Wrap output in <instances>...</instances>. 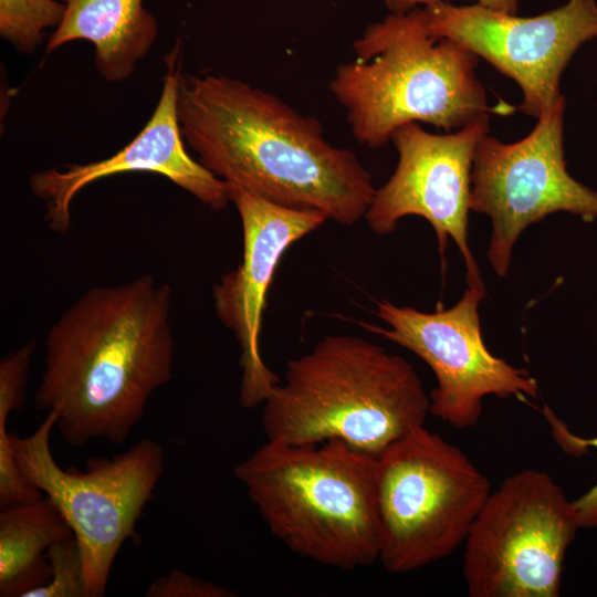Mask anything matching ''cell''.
<instances>
[{"label":"cell","mask_w":597,"mask_h":597,"mask_svg":"<svg viewBox=\"0 0 597 597\" xmlns=\"http://www.w3.org/2000/svg\"><path fill=\"white\" fill-rule=\"evenodd\" d=\"M176 105L185 144L219 179L344 226L365 217L376 190L371 175L354 151L326 139L316 117L211 73H180Z\"/></svg>","instance_id":"obj_1"},{"label":"cell","mask_w":597,"mask_h":597,"mask_svg":"<svg viewBox=\"0 0 597 597\" xmlns=\"http://www.w3.org/2000/svg\"><path fill=\"white\" fill-rule=\"evenodd\" d=\"M171 297L150 274L93 286L50 327L34 402L56 413L66 444L124 443L153 394L172 379Z\"/></svg>","instance_id":"obj_2"},{"label":"cell","mask_w":597,"mask_h":597,"mask_svg":"<svg viewBox=\"0 0 597 597\" xmlns=\"http://www.w3.org/2000/svg\"><path fill=\"white\" fill-rule=\"evenodd\" d=\"M430 398L413 366L363 337L326 335L290 359L263 404L269 441L317 444L339 440L378 458L423 427Z\"/></svg>","instance_id":"obj_3"},{"label":"cell","mask_w":597,"mask_h":597,"mask_svg":"<svg viewBox=\"0 0 597 597\" xmlns=\"http://www.w3.org/2000/svg\"><path fill=\"white\" fill-rule=\"evenodd\" d=\"M355 59L338 65L329 90L344 108L354 138L368 148L388 144L394 132L422 122L458 130L514 107L488 104L475 74L478 56L429 33L425 7L391 13L353 44Z\"/></svg>","instance_id":"obj_4"},{"label":"cell","mask_w":597,"mask_h":597,"mask_svg":"<svg viewBox=\"0 0 597 597\" xmlns=\"http://www.w3.org/2000/svg\"><path fill=\"white\" fill-rule=\"evenodd\" d=\"M233 474L270 532L295 554L345 570L378 561L377 458L339 440H266Z\"/></svg>","instance_id":"obj_5"},{"label":"cell","mask_w":597,"mask_h":597,"mask_svg":"<svg viewBox=\"0 0 597 597\" xmlns=\"http://www.w3.org/2000/svg\"><path fill=\"white\" fill-rule=\"evenodd\" d=\"M490 493L461 448L425 426L413 430L377 458L378 561L402 574L448 557Z\"/></svg>","instance_id":"obj_6"},{"label":"cell","mask_w":597,"mask_h":597,"mask_svg":"<svg viewBox=\"0 0 597 597\" xmlns=\"http://www.w3.org/2000/svg\"><path fill=\"white\" fill-rule=\"evenodd\" d=\"M57 416L46 412L28 437L10 433L23 476L60 511L78 544L87 597L105 595L123 544L136 538V524L161 478L165 452L145 438L112 458H91L86 468L64 469L50 446Z\"/></svg>","instance_id":"obj_7"},{"label":"cell","mask_w":597,"mask_h":597,"mask_svg":"<svg viewBox=\"0 0 597 597\" xmlns=\"http://www.w3.org/2000/svg\"><path fill=\"white\" fill-rule=\"evenodd\" d=\"M580 527L573 502L545 471L521 470L491 492L463 543L471 597H557Z\"/></svg>","instance_id":"obj_8"},{"label":"cell","mask_w":597,"mask_h":597,"mask_svg":"<svg viewBox=\"0 0 597 597\" xmlns=\"http://www.w3.org/2000/svg\"><path fill=\"white\" fill-rule=\"evenodd\" d=\"M564 113L562 96L521 140L506 144L486 134L476 146L470 210L492 221L488 256L498 276L507 274L514 244L532 223L558 211L597 218V192L566 169Z\"/></svg>","instance_id":"obj_9"},{"label":"cell","mask_w":597,"mask_h":597,"mask_svg":"<svg viewBox=\"0 0 597 597\" xmlns=\"http://www.w3.org/2000/svg\"><path fill=\"white\" fill-rule=\"evenodd\" d=\"M485 289L468 287L450 308L427 313L377 302V315L389 328L360 323L367 331L405 347L433 371L437 387L430 392V413L458 429L475 426L483 399L536 398L538 385L526 369L496 357L481 333L479 304Z\"/></svg>","instance_id":"obj_10"},{"label":"cell","mask_w":597,"mask_h":597,"mask_svg":"<svg viewBox=\"0 0 597 597\" xmlns=\"http://www.w3.org/2000/svg\"><path fill=\"white\" fill-rule=\"evenodd\" d=\"M425 9L433 38L461 44L514 80L523 93L520 109L535 118L563 96V71L578 48L597 36L596 0H569L535 17L447 1Z\"/></svg>","instance_id":"obj_11"},{"label":"cell","mask_w":597,"mask_h":597,"mask_svg":"<svg viewBox=\"0 0 597 597\" xmlns=\"http://www.w3.org/2000/svg\"><path fill=\"white\" fill-rule=\"evenodd\" d=\"M489 118L458 130L432 134L417 123L397 128L390 142L398 164L388 181L375 190L365 213L377 234L392 232L407 216L425 218L433 228L443 256L448 239L460 250L468 287L485 289L469 245L471 172L476 146L489 134Z\"/></svg>","instance_id":"obj_12"},{"label":"cell","mask_w":597,"mask_h":597,"mask_svg":"<svg viewBox=\"0 0 597 597\" xmlns=\"http://www.w3.org/2000/svg\"><path fill=\"white\" fill-rule=\"evenodd\" d=\"M229 198L240 216L242 261L213 285L217 317L237 337L242 370L239 402L244 409L263 405L280 378L265 365L260 334L266 293L284 252L328 218L313 209L271 202L229 185Z\"/></svg>","instance_id":"obj_13"},{"label":"cell","mask_w":597,"mask_h":597,"mask_svg":"<svg viewBox=\"0 0 597 597\" xmlns=\"http://www.w3.org/2000/svg\"><path fill=\"white\" fill-rule=\"evenodd\" d=\"M178 48L167 56V73L156 108L139 134L113 156L87 164L66 165L31 175L29 187L44 201V219L51 231L65 234L71 227L70 207L87 185L114 175L144 171L167 177L214 211L230 202L229 186L195 160L186 150L177 118L180 72Z\"/></svg>","instance_id":"obj_14"},{"label":"cell","mask_w":597,"mask_h":597,"mask_svg":"<svg viewBox=\"0 0 597 597\" xmlns=\"http://www.w3.org/2000/svg\"><path fill=\"white\" fill-rule=\"evenodd\" d=\"M64 3L62 22L50 35L45 54L77 40L94 45V63L108 82L132 76L157 39L155 17L143 0H59Z\"/></svg>","instance_id":"obj_15"},{"label":"cell","mask_w":597,"mask_h":597,"mask_svg":"<svg viewBox=\"0 0 597 597\" xmlns=\"http://www.w3.org/2000/svg\"><path fill=\"white\" fill-rule=\"evenodd\" d=\"M73 532L48 499L6 507L0 514V596L23 597L50 579L48 551Z\"/></svg>","instance_id":"obj_16"},{"label":"cell","mask_w":597,"mask_h":597,"mask_svg":"<svg viewBox=\"0 0 597 597\" xmlns=\"http://www.w3.org/2000/svg\"><path fill=\"white\" fill-rule=\"evenodd\" d=\"M64 12L59 0H0V35L19 53L33 54L44 30L57 28Z\"/></svg>","instance_id":"obj_17"},{"label":"cell","mask_w":597,"mask_h":597,"mask_svg":"<svg viewBox=\"0 0 597 597\" xmlns=\"http://www.w3.org/2000/svg\"><path fill=\"white\" fill-rule=\"evenodd\" d=\"M50 579L23 597H87L83 561L73 536L54 543L48 551Z\"/></svg>","instance_id":"obj_18"},{"label":"cell","mask_w":597,"mask_h":597,"mask_svg":"<svg viewBox=\"0 0 597 597\" xmlns=\"http://www.w3.org/2000/svg\"><path fill=\"white\" fill-rule=\"evenodd\" d=\"M543 413L551 425L555 442L564 450V452L582 454L590 447L597 449V437L582 438L573 434L566 425L559 420L547 406L544 407ZM573 506L577 514L580 527H597V483L585 494L573 501Z\"/></svg>","instance_id":"obj_19"},{"label":"cell","mask_w":597,"mask_h":597,"mask_svg":"<svg viewBox=\"0 0 597 597\" xmlns=\"http://www.w3.org/2000/svg\"><path fill=\"white\" fill-rule=\"evenodd\" d=\"M147 597H233L228 588L199 579L182 570H172L154 580L146 589Z\"/></svg>","instance_id":"obj_20"},{"label":"cell","mask_w":597,"mask_h":597,"mask_svg":"<svg viewBox=\"0 0 597 597\" xmlns=\"http://www.w3.org/2000/svg\"><path fill=\"white\" fill-rule=\"evenodd\" d=\"M447 0H385L386 6L392 13H405L419 4L423 7ZM478 4L506 13L515 14L519 9V0H476Z\"/></svg>","instance_id":"obj_21"}]
</instances>
